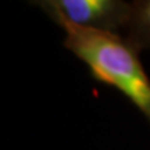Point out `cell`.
<instances>
[{
  "mask_svg": "<svg viewBox=\"0 0 150 150\" xmlns=\"http://www.w3.org/2000/svg\"><path fill=\"white\" fill-rule=\"evenodd\" d=\"M125 38L138 52L150 50V0L132 1V16Z\"/></svg>",
  "mask_w": 150,
  "mask_h": 150,
  "instance_id": "3957f363",
  "label": "cell"
},
{
  "mask_svg": "<svg viewBox=\"0 0 150 150\" xmlns=\"http://www.w3.org/2000/svg\"><path fill=\"white\" fill-rule=\"evenodd\" d=\"M33 4L54 22L67 21L112 33L127 31L132 16V3L122 0H42Z\"/></svg>",
  "mask_w": 150,
  "mask_h": 150,
  "instance_id": "7a4b0ae2",
  "label": "cell"
},
{
  "mask_svg": "<svg viewBox=\"0 0 150 150\" xmlns=\"http://www.w3.org/2000/svg\"><path fill=\"white\" fill-rule=\"evenodd\" d=\"M56 24L65 32L63 45L88 65L92 76L121 92L150 124V78L128 39L67 21Z\"/></svg>",
  "mask_w": 150,
  "mask_h": 150,
  "instance_id": "6da1fadb",
  "label": "cell"
}]
</instances>
